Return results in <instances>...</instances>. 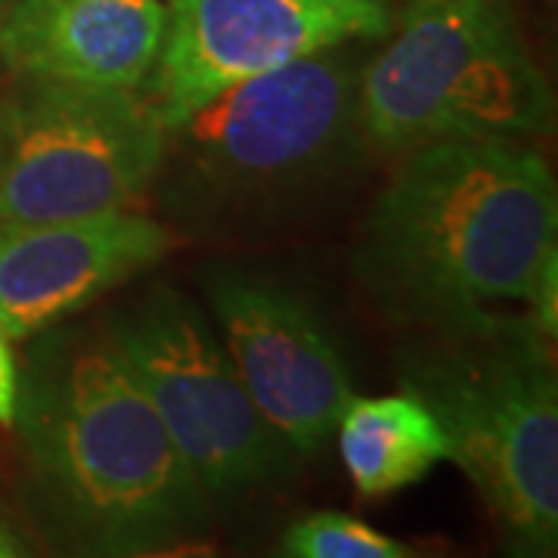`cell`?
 I'll return each mask as SVG.
<instances>
[{
    "label": "cell",
    "instance_id": "7",
    "mask_svg": "<svg viewBox=\"0 0 558 558\" xmlns=\"http://www.w3.org/2000/svg\"><path fill=\"white\" fill-rule=\"evenodd\" d=\"M165 124L140 87L22 81L0 153V223L128 208L159 178Z\"/></svg>",
    "mask_w": 558,
    "mask_h": 558
},
{
    "label": "cell",
    "instance_id": "4",
    "mask_svg": "<svg viewBox=\"0 0 558 558\" xmlns=\"http://www.w3.org/2000/svg\"><path fill=\"white\" fill-rule=\"evenodd\" d=\"M363 57L348 44L260 72L165 128L161 205L186 227L270 215L323 190L363 146Z\"/></svg>",
    "mask_w": 558,
    "mask_h": 558
},
{
    "label": "cell",
    "instance_id": "8",
    "mask_svg": "<svg viewBox=\"0 0 558 558\" xmlns=\"http://www.w3.org/2000/svg\"><path fill=\"white\" fill-rule=\"evenodd\" d=\"M388 32V0H171L140 90L171 128L240 81Z\"/></svg>",
    "mask_w": 558,
    "mask_h": 558
},
{
    "label": "cell",
    "instance_id": "2",
    "mask_svg": "<svg viewBox=\"0 0 558 558\" xmlns=\"http://www.w3.org/2000/svg\"><path fill=\"white\" fill-rule=\"evenodd\" d=\"M558 190L519 140L413 146L373 202L354 267L373 301L416 329L524 314L558 258Z\"/></svg>",
    "mask_w": 558,
    "mask_h": 558
},
{
    "label": "cell",
    "instance_id": "17",
    "mask_svg": "<svg viewBox=\"0 0 558 558\" xmlns=\"http://www.w3.org/2000/svg\"><path fill=\"white\" fill-rule=\"evenodd\" d=\"M10 3H13V0H0V16L7 13V7H10Z\"/></svg>",
    "mask_w": 558,
    "mask_h": 558
},
{
    "label": "cell",
    "instance_id": "13",
    "mask_svg": "<svg viewBox=\"0 0 558 558\" xmlns=\"http://www.w3.org/2000/svg\"><path fill=\"white\" fill-rule=\"evenodd\" d=\"M282 556L295 558H407L413 549L348 512H311L282 534Z\"/></svg>",
    "mask_w": 558,
    "mask_h": 558
},
{
    "label": "cell",
    "instance_id": "15",
    "mask_svg": "<svg viewBox=\"0 0 558 558\" xmlns=\"http://www.w3.org/2000/svg\"><path fill=\"white\" fill-rule=\"evenodd\" d=\"M25 553V546H22L20 534L7 524V521L0 519V558H16Z\"/></svg>",
    "mask_w": 558,
    "mask_h": 558
},
{
    "label": "cell",
    "instance_id": "3",
    "mask_svg": "<svg viewBox=\"0 0 558 558\" xmlns=\"http://www.w3.org/2000/svg\"><path fill=\"white\" fill-rule=\"evenodd\" d=\"M524 314L422 329L398 354L407 395L435 416L447 459L475 484L512 556L558 546V379Z\"/></svg>",
    "mask_w": 558,
    "mask_h": 558
},
{
    "label": "cell",
    "instance_id": "16",
    "mask_svg": "<svg viewBox=\"0 0 558 558\" xmlns=\"http://www.w3.org/2000/svg\"><path fill=\"white\" fill-rule=\"evenodd\" d=\"M7 124H10V94H0V153L7 140Z\"/></svg>",
    "mask_w": 558,
    "mask_h": 558
},
{
    "label": "cell",
    "instance_id": "6",
    "mask_svg": "<svg viewBox=\"0 0 558 558\" xmlns=\"http://www.w3.org/2000/svg\"><path fill=\"white\" fill-rule=\"evenodd\" d=\"M102 329L208 497L255 490L299 469L301 459L264 422L208 317L183 292L153 286L112 311Z\"/></svg>",
    "mask_w": 558,
    "mask_h": 558
},
{
    "label": "cell",
    "instance_id": "12",
    "mask_svg": "<svg viewBox=\"0 0 558 558\" xmlns=\"http://www.w3.org/2000/svg\"><path fill=\"white\" fill-rule=\"evenodd\" d=\"M339 453L360 497H385L447 459V438L413 395L354 398L339 425Z\"/></svg>",
    "mask_w": 558,
    "mask_h": 558
},
{
    "label": "cell",
    "instance_id": "1",
    "mask_svg": "<svg viewBox=\"0 0 558 558\" xmlns=\"http://www.w3.org/2000/svg\"><path fill=\"white\" fill-rule=\"evenodd\" d=\"M13 428L40 524L75 556L161 553L208 524V494L102 326L44 329Z\"/></svg>",
    "mask_w": 558,
    "mask_h": 558
},
{
    "label": "cell",
    "instance_id": "10",
    "mask_svg": "<svg viewBox=\"0 0 558 558\" xmlns=\"http://www.w3.org/2000/svg\"><path fill=\"white\" fill-rule=\"evenodd\" d=\"M171 233L134 211L53 223H0V329L32 339L102 292L159 264Z\"/></svg>",
    "mask_w": 558,
    "mask_h": 558
},
{
    "label": "cell",
    "instance_id": "9",
    "mask_svg": "<svg viewBox=\"0 0 558 558\" xmlns=\"http://www.w3.org/2000/svg\"><path fill=\"white\" fill-rule=\"evenodd\" d=\"M202 286L264 422L299 459L317 457L357 398L332 329L311 301L274 277L215 267Z\"/></svg>",
    "mask_w": 558,
    "mask_h": 558
},
{
    "label": "cell",
    "instance_id": "11",
    "mask_svg": "<svg viewBox=\"0 0 558 558\" xmlns=\"http://www.w3.org/2000/svg\"><path fill=\"white\" fill-rule=\"evenodd\" d=\"M168 0H13L0 65L20 81L140 87L159 57Z\"/></svg>",
    "mask_w": 558,
    "mask_h": 558
},
{
    "label": "cell",
    "instance_id": "5",
    "mask_svg": "<svg viewBox=\"0 0 558 558\" xmlns=\"http://www.w3.org/2000/svg\"><path fill=\"white\" fill-rule=\"evenodd\" d=\"M553 119V94L512 0H416L395 38L363 60L357 124L366 149L432 140H521Z\"/></svg>",
    "mask_w": 558,
    "mask_h": 558
},
{
    "label": "cell",
    "instance_id": "14",
    "mask_svg": "<svg viewBox=\"0 0 558 558\" xmlns=\"http://www.w3.org/2000/svg\"><path fill=\"white\" fill-rule=\"evenodd\" d=\"M16 398H20V366L10 351V339L0 329V425L13 428L16 418Z\"/></svg>",
    "mask_w": 558,
    "mask_h": 558
}]
</instances>
